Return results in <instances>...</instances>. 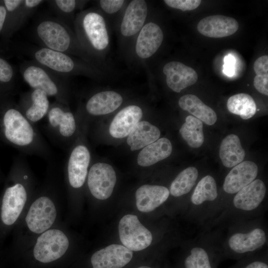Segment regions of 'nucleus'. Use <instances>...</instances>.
<instances>
[{
    "instance_id": "dca6fc26",
    "label": "nucleus",
    "mask_w": 268,
    "mask_h": 268,
    "mask_svg": "<svg viewBox=\"0 0 268 268\" xmlns=\"http://www.w3.org/2000/svg\"><path fill=\"white\" fill-rule=\"evenodd\" d=\"M122 96L115 91L105 90L90 96L83 106L86 115L97 117L111 113L122 104Z\"/></svg>"
},
{
    "instance_id": "6ab92c4d",
    "label": "nucleus",
    "mask_w": 268,
    "mask_h": 268,
    "mask_svg": "<svg viewBox=\"0 0 268 268\" xmlns=\"http://www.w3.org/2000/svg\"><path fill=\"white\" fill-rule=\"evenodd\" d=\"M239 24L234 18L222 15H213L201 19L197 29L202 35L210 38H223L234 34Z\"/></svg>"
},
{
    "instance_id": "cd10ccee",
    "label": "nucleus",
    "mask_w": 268,
    "mask_h": 268,
    "mask_svg": "<svg viewBox=\"0 0 268 268\" xmlns=\"http://www.w3.org/2000/svg\"><path fill=\"white\" fill-rule=\"evenodd\" d=\"M266 241L264 231L256 228L248 233H236L229 239V247L238 253L253 251L262 246Z\"/></svg>"
},
{
    "instance_id": "f704fd0d",
    "label": "nucleus",
    "mask_w": 268,
    "mask_h": 268,
    "mask_svg": "<svg viewBox=\"0 0 268 268\" xmlns=\"http://www.w3.org/2000/svg\"><path fill=\"white\" fill-rule=\"evenodd\" d=\"M185 262L186 268H211L206 252L201 248H194Z\"/></svg>"
},
{
    "instance_id": "1a4fd4ad",
    "label": "nucleus",
    "mask_w": 268,
    "mask_h": 268,
    "mask_svg": "<svg viewBox=\"0 0 268 268\" xmlns=\"http://www.w3.org/2000/svg\"><path fill=\"white\" fill-rule=\"evenodd\" d=\"M117 181L113 167L104 162H96L87 174V186L92 195L99 200H106L112 195Z\"/></svg>"
},
{
    "instance_id": "f03ea898",
    "label": "nucleus",
    "mask_w": 268,
    "mask_h": 268,
    "mask_svg": "<svg viewBox=\"0 0 268 268\" xmlns=\"http://www.w3.org/2000/svg\"><path fill=\"white\" fill-rule=\"evenodd\" d=\"M21 52L31 60L64 76L82 75L94 78L99 74L96 67L83 60L44 47L23 46Z\"/></svg>"
},
{
    "instance_id": "393cba45",
    "label": "nucleus",
    "mask_w": 268,
    "mask_h": 268,
    "mask_svg": "<svg viewBox=\"0 0 268 268\" xmlns=\"http://www.w3.org/2000/svg\"><path fill=\"white\" fill-rule=\"evenodd\" d=\"M172 151V145L166 137L158 139L147 145L139 152L137 163L141 167L153 165L169 157Z\"/></svg>"
},
{
    "instance_id": "2eb2a0df",
    "label": "nucleus",
    "mask_w": 268,
    "mask_h": 268,
    "mask_svg": "<svg viewBox=\"0 0 268 268\" xmlns=\"http://www.w3.org/2000/svg\"><path fill=\"white\" fill-rule=\"evenodd\" d=\"M132 251L124 246L112 244L93 254L91 263L93 268H122L132 260Z\"/></svg>"
},
{
    "instance_id": "4c0bfd02",
    "label": "nucleus",
    "mask_w": 268,
    "mask_h": 268,
    "mask_svg": "<svg viewBox=\"0 0 268 268\" xmlns=\"http://www.w3.org/2000/svg\"><path fill=\"white\" fill-rule=\"evenodd\" d=\"M126 2L123 0H100L97 1L100 8L108 14H113L120 11Z\"/></svg>"
},
{
    "instance_id": "a878e982",
    "label": "nucleus",
    "mask_w": 268,
    "mask_h": 268,
    "mask_svg": "<svg viewBox=\"0 0 268 268\" xmlns=\"http://www.w3.org/2000/svg\"><path fill=\"white\" fill-rule=\"evenodd\" d=\"M178 104L182 109L208 125H212L216 122L217 117L214 111L195 95L182 96L179 100Z\"/></svg>"
},
{
    "instance_id": "58836bf2",
    "label": "nucleus",
    "mask_w": 268,
    "mask_h": 268,
    "mask_svg": "<svg viewBox=\"0 0 268 268\" xmlns=\"http://www.w3.org/2000/svg\"><path fill=\"white\" fill-rule=\"evenodd\" d=\"M223 72L229 76H232L235 72V59L234 58L229 55L224 59Z\"/></svg>"
},
{
    "instance_id": "ea45409f",
    "label": "nucleus",
    "mask_w": 268,
    "mask_h": 268,
    "mask_svg": "<svg viewBox=\"0 0 268 268\" xmlns=\"http://www.w3.org/2000/svg\"><path fill=\"white\" fill-rule=\"evenodd\" d=\"M6 17V10L2 2L0 3V33L3 30Z\"/></svg>"
},
{
    "instance_id": "4be33fe9",
    "label": "nucleus",
    "mask_w": 268,
    "mask_h": 268,
    "mask_svg": "<svg viewBox=\"0 0 268 268\" xmlns=\"http://www.w3.org/2000/svg\"><path fill=\"white\" fill-rule=\"evenodd\" d=\"M169 194V190L164 186L143 185L135 194L136 207L143 212L151 211L165 202Z\"/></svg>"
},
{
    "instance_id": "5701e85b",
    "label": "nucleus",
    "mask_w": 268,
    "mask_h": 268,
    "mask_svg": "<svg viewBox=\"0 0 268 268\" xmlns=\"http://www.w3.org/2000/svg\"><path fill=\"white\" fill-rule=\"evenodd\" d=\"M266 193L264 183L256 179L237 192L234 198V205L236 208L244 210H253L261 203Z\"/></svg>"
},
{
    "instance_id": "ddd939ff",
    "label": "nucleus",
    "mask_w": 268,
    "mask_h": 268,
    "mask_svg": "<svg viewBox=\"0 0 268 268\" xmlns=\"http://www.w3.org/2000/svg\"><path fill=\"white\" fill-rule=\"evenodd\" d=\"M51 104L49 96L44 91L32 89L21 94L18 105L25 118L35 125L46 117Z\"/></svg>"
},
{
    "instance_id": "423d86ee",
    "label": "nucleus",
    "mask_w": 268,
    "mask_h": 268,
    "mask_svg": "<svg viewBox=\"0 0 268 268\" xmlns=\"http://www.w3.org/2000/svg\"><path fill=\"white\" fill-rule=\"evenodd\" d=\"M118 229L121 242L131 251L143 250L151 243V232L140 223L136 215L129 214L124 216L119 222Z\"/></svg>"
},
{
    "instance_id": "f3484780",
    "label": "nucleus",
    "mask_w": 268,
    "mask_h": 268,
    "mask_svg": "<svg viewBox=\"0 0 268 268\" xmlns=\"http://www.w3.org/2000/svg\"><path fill=\"white\" fill-rule=\"evenodd\" d=\"M147 13L145 0L131 1L127 5L121 21L120 32L122 35L130 38L138 33L145 23Z\"/></svg>"
},
{
    "instance_id": "4468645a",
    "label": "nucleus",
    "mask_w": 268,
    "mask_h": 268,
    "mask_svg": "<svg viewBox=\"0 0 268 268\" xmlns=\"http://www.w3.org/2000/svg\"><path fill=\"white\" fill-rule=\"evenodd\" d=\"M163 33L160 27L153 22L145 23L137 36L134 51L139 59L151 57L162 43Z\"/></svg>"
},
{
    "instance_id": "c756f323",
    "label": "nucleus",
    "mask_w": 268,
    "mask_h": 268,
    "mask_svg": "<svg viewBox=\"0 0 268 268\" xmlns=\"http://www.w3.org/2000/svg\"><path fill=\"white\" fill-rule=\"evenodd\" d=\"M227 107L229 112L239 115L244 120L252 118L257 111L254 100L246 93H238L231 96L227 100Z\"/></svg>"
},
{
    "instance_id": "72a5a7b5",
    "label": "nucleus",
    "mask_w": 268,
    "mask_h": 268,
    "mask_svg": "<svg viewBox=\"0 0 268 268\" xmlns=\"http://www.w3.org/2000/svg\"><path fill=\"white\" fill-rule=\"evenodd\" d=\"M254 70L256 73L254 86L261 93L268 95V56L258 58L254 62Z\"/></svg>"
},
{
    "instance_id": "a19ab883",
    "label": "nucleus",
    "mask_w": 268,
    "mask_h": 268,
    "mask_svg": "<svg viewBox=\"0 0 268 268\" xmlns=\"http://www.w3.org/2000/svg\"><path fill=\"white\" fill-rule=\"evenodd\" d=\"M246 268H268V267L264 263L255 262L249 265Z\"/></svg>"
},
{
    "instance_id": "7ed1b4c3",
    "label": "nucleus",
    "mask_w": 268,
    "mask_h": 268,
    "mask_svg": "<svg viewBox=\"0 0 268 268\" xmlns=\"http://www.w3.org/2000/svg\"><path fill=\"white\" fill-rule=\"evenodd\" d=\"M73 25L80 44L95 62L105 52L110 43L104 17L98 10L89 9L76 14Z\"/></svg>"
},
{
    "instance_id": "412c9836",
    "label": "nucleus",
    "mask_w": 268,
    "mask_h": 268,
    "mask_svg": "<svg viewBox=\"0 0 268 268\" xmlns=\"http://www.w3.org/2000/svg\"><path fill=\"white\" fill-rule=\"evenodd\" d=\"M257 165L251 161H245L235 166L225 177L223 189L228 194L237 193L257 177Z\"/></svg>"
},
{
    "instance_id": "bb28decb",
    "label": "nucleus",
    "mask_w": 268,
    "mask_h": 268,
    "mask_svg": "<svg viewBox=\"0 0 268 268\" xmlns=\"http://www.w3.org/2000/svg\"><path fill=\"white\" fill-rule=\"evenodd\" d=\"M219 155L223 165L228 168L234 167L242 162L245 156L239 137L230 134L221 141Z\"/></svg>"
},
{
    "instance_id": "473e14b6",
    "label": "nucleus",
    "mask_w": 268,
    "mask_h": 268,
    "mask_svg": "<svg viewBox=\"0 0 268 268\" xmlns=\"http://www.w3.org/2000/svg\"><path fill=\"white\" fill-rule=\"evenodd\" d=\"M217 196L215 181L212 177L207 175L198 183L192 196L191 201L194 204L199 205L206 201H213Z\"/></svg>"
},
{
    "instance_id": "9b49d317",
    "label": "nucleus",
    "mask_w": 268,
    "mask_h": 268,
    "mask_svg": "<svg viewBox=\"0 0 268 268\" xmlns=\"http://www.w3.org/2000/svg\"><path fill=\"white\" fill-rule=\"evenodd\" d=\"M22 181L8 187L4 192L1 208V219L6 225H12L16 221L27 201V190Z\"/></svg>"
},
{
    "instance_id": "aec40b11",
    "label": "nucleus",
    "mask_w": 268,
    "mask_h": 268,
    "mask_svg": "<svg viewBox=\"0 0 268 268\" xmlns=\"http://www.w3.org/2000/svg\"><path fill=\"white\" fill-rule=\"evenodd\" d=\"M143 116L142 109L136 105H130L121 110L114 117L109 129L114 138L128 136Z\"/></svg>"
},
{
    "instance_id": "b1692460",
    "label": "nucleus",
    "mask_w": 268,
    "mask_h": 268,
    "mask_svg": "<svg viewBox=\"0 0 268 268\" xmlns=\"http://www.w3.org/2000/svg\"><path fill=\"white\" fill-rule=\"evenodd\" d=\"M160 130L147 121H140L127 136V142L132 151L142 149L159 139Z\"/></svg>"
},
{
    "instance_id": "c9c22d12",
    "label": "nucleus",
    "mask_w": 268,
    "mask_h": 268,
    "mask_svg": "<svg viewBox=\"0 0 268 268\" xmlns=\"http://www.w3.org/2000/svg\"><path fill=\"white\" fill-rule=\"evenodd\" d=\"M15 72L8 62L0 57V84L10 86L14 81Z\"/></svg>"
},
{
    "instance_id": "0eeeda50",
    "label": "nucleus",
    "mask_w": 268,
    "mask_h": 268,
    "mask_svg": "<svg viewBox=\"0 0 268 268\" xmlns=\"http://www.w3.org/2000/svg\"><path fill=\"white\" fill-rule=\"evenodd\" d=\"M68 246V240L62 231L48 230L37 239L34 248V256L42 263L52 262L63 256Z\"/></svg>"
},
{
    "instance_id": "c85d7f7f",
    "label": "nucleus",
    "mask_w": 268,
    "mask_h": 268,
    "mask_svg": "<svg viewBox=\"0 0 268 268\" xmlns=\"http://www.w3.org/2000/svg\"><path fill=\"white\" fill-rule=\"evenodd\" d=\"M55 17L69 26L74 22V12L81 9L86 3L85 0H50L46 1Z\"/></svg>"
},
{
    "instance_id": "e433bc0d",
    "label": "nucleus",
    "mask_w": 268,
    "mask_h": 268,
    "mask_svg": "<svg viewBox=\"0 0 268 268\" xmlns=\"http://www.w3.org/2000/svg\"><path fill=\"white\" fill-rule=\"evenodd\" d=\"M168 6L182 11L192 10L197 8L201 4V0H165Z\"/></svg>"
},
{
    "instance_id": "39448f33",
    "label": "nucleus",
    "mask_w": 268,
    "mask_h": 268,
    "mask_svg": "<svg viewBox=\"0 0 268 268\" xmlns=\"http://www.w3.org/2000/svg\"><path fill=\"white\" fill-rule=\"evenodd\" d=\"M46 118V131L51 138L62 148L70 146L77 134L78 125L68 105L55 100L51 104Z\"/></svg>"
},
{
    "instance_id": "f8f14e48",
    "label": "nucleus",
    "mask_w": 268,
    "mask_h": 268,
    "mask_svg": "<svg viewBox=\"0 0 268 268\" xmlns=\"http://www.w3.org/2000/svg\"><path fill=\"white\" fill-rule=\"evenodd\" d=\"M44 1L42 0H3L6 10L3 29L6 27L9 35L17 31Z\"/></svg>"
},
{
    "instance_id": "9d476101",
    "label": "nucleus",
    "mask_w": 268,
    "mask_h": 268,
    "mask_svg": "<svg viewBox=\"0 0 268 268\" xmlns=\"http://www.w3.org/2000/svg\"><path fill=\"white\" fill-rule=\"evenodd\" d=\"M56 216V209L53 201L48 197L43 196L32 203L25 220L30 231L41 233L52 225Z\"/></svg>"
},
{
    "instance_id": "79ce46f5",
    "label": "nucleus",
    "mask_w": 268,
    "mask_h": 268,
    "mask_svg": "<svg viewBox=\"0 0 268 268\" xmlns=\"http://www.w3.org/2000/svg\"><path fill=\"white\" fill-rule=\"evenodd\" d=\"M137 268H151L148 266H141V267H138Z\"/></svg>"
},
{
    "instance_id": "6e6552de",
    "label": "nucleus",
    "mask_w": 268,
    "mask_h": 268,
    "mask_svg": "<svg viewBox=\"0 0 268 268\" xmlns=\"http://www.w3.org/2000/svg\"><path fill=\"white\" fill-rule=\"evenodd\" d=\"M70 148L66 170L69 186L73 189L82 187L88 174L91 154L87 146L80 140Z\"/></svg>"
},
{
    "instance_id": "a211bd4d",
    "label": "nucleus",
    "mask_w": 268,
    "mask_h": 268,
    "mask_svg": "<svg viewBox=\"0 0 268 268\" xmlns=\"http://www.w3.org/2000/svg\"><path fill=\"white\" fill-rule=\"evenodd\" d=\"M163 72L167 86L177 93L195 84L198 78L195 69L177 61L167 63L163 68Z\"/></svg>"
},
{
    "instance_id": "f257e3e1",
    "label": "nucleus",
    "mask_w": 268,
    "mask_h": 268,
    "mask_svg": "<svg viewBox=\"0 0 268 268\" xmlns=\"http://www.w3.org/2000/svg\"><path fill=\"white\" fill-rule=\"evenodd\" d=\"M34 36L40 46L76 56L96 67V62L80 44L75 32L56 17L40 18L35 25Z\"/></svg>"
},
{
    "instance_id": "2f4dec72",
    "label": "nucleus",
    "mask_w": 268,
    "mask_h": 268,
    "mask_svg": "<svg viewBox=\"0 0 268 268\" xmlns=\"http://www.w3.org/2000/svg\"><path fill=\"white\" fill-rule=\"evenodd\" d=\"M198 171L194 167H189L181 172L171 184L170 193L180 197L189 193L196 183Z\"/></svg>"
},
{
    "instance_id": "7c9ffc66",
    "label": "nucleus",
    "mask_w": 268,
    "mask_h": 268,
    "mask_svg": "<svg viewBox=\"0 0 268 268\" xmlns=\"http://www.w3.org/2000/svg\"><path fill=\"white\" fill-rule=\"evenodd\" d=\"M179 133L189 146L198 148L204 141L202 122L196 117L189 115L181 127Z\"/></svg>"
},
{
    "instance_id": "20e7f679",
    "label": "nucleus",
    "mask_w": 268,
    "mask_h": 268,
    "mask_svg": "<svg viewBox=\"0 0 268 268\" xmlns=\"http://www.w3.org/2000/svg\"><path fill=\"white\" fill-rule=\"evenodd\" d=\"M20 72L32 89L42 90L49 97L68 105L70 89L67 77L58 74L31 60L21 64Z\"/></svg>"
}]
</instances>
